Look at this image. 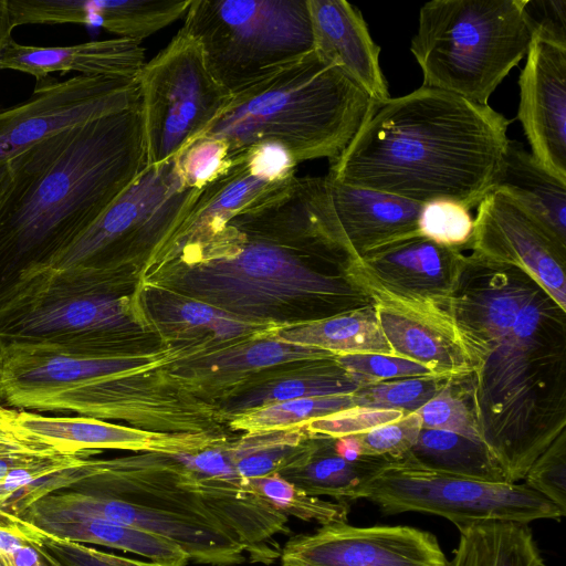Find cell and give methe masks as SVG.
<instances>
[{"instance_id":"cell-18","label":"cell","mask_w":566,"mask_h":566,"mask_svg":"<svg viewBox=\"0 0 566 566\" xmlns=\"http://www.w3.org/2000/svg\"><path fill=\"white\" fill-rule=\"evenodd\" d=\"M232 160L222 176L201 189L187 218L149 264L209 238L245 206L296 177L297 165L274 144L252 147Z\"/></svg>"},{"instance_id":"cell-42","label":"cell","mask_w":566,"mask_h":566,"mask_svg":"<svg viewBox=\"0 0 566 566\" xmlns=\"http://www.w3.org/2000/svg\"><path fill=\"white\" fill-rule=\"evenodd\" d=\"M335 361L359 385L366 386L379 381L434 375L426 366L410 359L376 353L346 354L335 356Z\"/></svg>"},{"instance_id":"cell-36","label":"cell","mask_w":566,"mask_h":566,"mask_svg":"<svg viewBox=\"0 0 566 566\" xmlns=\"http://www.w3.org/2000/svg\"><path fill=\"white\" fill-rule=\"evenodd\" d=\"M355 406L353 394L298 398L235 416L230 427L245 433L301 428L311 420Z\"/></svg>"},{"instance_id":"cell-38","label":"cell","mask_w":566,"mask_h":566,"mask_svg":"<svg viewBox=\"0 0 566 566\" xmlns=\"http://www.w3.org/2000/svg\"><path fill=\"white\" fill-rule=\"evenodd\" d=\"M450 378L428 375L390 379L359 387L353 392L356 406L417 412L433 398Z\"/></svg>"},{"instance_id":"cell-27","label":"cell","mask_w":566,"mask_h":566,"mask_svg":"<svg viewBox=\"0 0 566 566\" xmlns=\"http://www.w3.org/2000/svg\"><path fill=\"white\" fill-rule=\"evenodd\" d=\"M332 353L269 335L230 346L196 353L171 363L169 375L185 386H234L264 369L333 358Z\"/></svg>"},{"instance_id":"cell-25","label":"cell","mask_w":566,"mask_h":566,"mask_svg":"<svg viewBox=\"0 0 566 566\" xmlns=\"http://www.w3.org/2000/svg\"><path fill=\"white\" fill-rule=\"evenodd\" d=\"M382 333L394 355L419 363L434 375L454 380L473 366L449 313L433 314L374 302Z\"/></svg>"},{"instance_id":"cell-40","label":"cell","mask_w":566,"mask_h":566,"mask_svg":"<svg viewBox=\"0 0 566 566\" xmlns=\"http://www.w3.org/2000/svg\"><path fill=\"white\" fill-rule=\"evenodd\" d=\"M422 428L451 431L481 440L476 421L459 380H450L417 411Z\"/></svg>"},{"instance_id":"cell-34","label":"cell","mask_w":566,"mask_h":566,"mask_svg":"<svg viewBox=\"0 0 566 566\" xmlns=\"http://www.w3.org/2000/svg\"><path fill=\"white\" fill-rule=\"evenodd\" d=\"M426 469L494 483H509L486 446L451 431L422 428L403 455Z\"/></svg>"},{"instance_id":"cell-16","label":"cell","mask_w":566,"mask_h":566,"mask_svg":"<svg viewBox=\"0 0 566 566\" xmlns=\"http://www.w3.org/2000/svg\"><path fill=\"white\" fill-rule=\"evenodd\" d=\"M280 566H449L437 537L406 525H321L290 537Z\"/></svg>"},{"instance_id":"cell-1","label":"cell","mask_w":566,"mask_h":566,"mask_svg":"<svg viewBox=\"0 0 566 566\" xmlns=\"http://www.w3.org/2000/svg\"><path fill=\"white\" fill-rule=\"evenodd\" d=\"M355 262L326 177H294L156 265L168 274L159 285L250 322L282 324L286 307H306L314 321L374 303Z\"/></svg>"},{"instance_id":"cell-2","label":"cell","mask_w":566,"mask_h":566,"mask_svg":"<svg viewBox=\"0 0 566 566\" xmlns=\"http://www.w3.org/2000/svg\"><path fill=\"white\" fill-rule=\"evenodd\" d=\"M449 312L471 358L460 380L509 483L566 436V311L524 271L468 256Z\"/></svg>"},{"instance_id":"cell-10","label":"cell","mask_w":566,"mask_h":566,"mask_svg":"<svg viewBox=\"0 0 566 566\" xmlns=\"http://www.w3.org/2000/svg\"><path fill=\"white\" fill-rule=\"evenodd\" d=\"M200 191L185 184L176 157L146 167L49 270L91 268L130 273L153 260L187 218Z\"/></svg>"},{"instance_id":"cell-28","label":"cell","mask_w":566,"mask_h":566,"mask_svg":"<svg viewBox=\"0 0 566 566\" xmlns=\"http://www.w3.org/2000/svg\"><path fill=\"white\" fill-rule=\"evenodd\" d=\"M20 518L46 535L129 552L163 566L189 563L188 555L172 542L102 518L32 509H27Z\"/></svg>"},{"instance_id":"cell-21","label":"cell","mask_w":566,"mask_h":566,"mask_svg":"<svg viewBox=\"0 0 566 566\" xmlns=\"http://www.w3.org/2000/svg\"><path fill=\"white\" fill-rule=\"evenodd\" d=\"M18 424L64 453L101 449L144 453L196 452L223 438L207 432H161L133 428L90 417H48L18 409Z\"/></svg>"},{"instance_id":"cell-37","label":"cell","mask_w":566,"mask_h":566,"mask_svg":"<svg viewBox=\"0 0 566 566\" xmlns=\"http://www.w3.org/2000/svg\"><path fill=\"white\" fill-rule=\"evenodd\" d=\"M243 484L287 517L293 516L305 522L314 521L321 525L347 521L348 503L311 495L277 473L244 480Z\"/></svg>"},{"instance_id":"cell-7","label":"cell","mask_w":566,"mask_h":566,"mask_svg":"<svg viewBox=\"0 0 566 566\" xmlns=\"http://www.w3.org/2000/svg\"><path fill=\"white\" fill-rule=\"evenodd\" d=\"M127 274L71 268L31 277L0 302V347L132 352L129 339L142 322L124 290Z\"/></svg>"},{"instance_id":"cell-48","label":"cell","mask_w":566,"mask_h":566,"mask_svg":"<svg viewBox=\"0 0 566 566\" xmlns=\"http://www.w3.org/2000/svg\"><path fill=\"white\" fill-rule=\"evenodd\" d=\"M532 40L566 50V0H523Z\"/></svg>"},{"instance_id":"cell-31","label":"cell","mask_w":566,"mask_h":566,"mask_svg":"<svg viewBox=\"0 0 566 566\" xmlns=\"http://www.w3.org/2000/svg\"><path fill=\"white\" fill-rule=\"evenodd\" d=\"M360 385L336 361L335 357L304 363L248 387L228 400L222 411L231 419L260 407L298 398L346 395Z\"/></svg>"},{"instance_id":"cell-22","label":"cell","mask_w":566,"mask_h":566,"mask_svg":"<svg viewBox=\"0 0 566 566\" xmlns=\"http://www.w3.org/2000/svg\"><path fill=\"white\" fill-rule=\"evenodd\" d=\"M191 0H8L13 28L23 24L96 25L142 42L185 15Z\"/></svg>"},{"instance_id":"cell-13","label":"cell","mask_w":566,"mask_h":566,"mask_svg":"<svg viewBox=\"0 0 566 566\" xmlns=\"http://www.w3.org/2000/svg\"><path fill=\"white\" fill-rule=\"evenodd\" d=\"M139 106L136 80L84 75L36 80L25 101L0 105V166L63 129Z\"/></svg>"},{"instance_id":"cell-14","label":"cell","mask_w":566,"mask_h":566,"mask_svg":"<svg viewBox=\"0 0 566 566\" xmlns=\"http://www.w3.org/2000/svg\"><path fill=\"white\" fill-rule=\"evenodd\" d=\"M464 255L418 233L364 254L354 273L373 302L444 314Z\"/></svg>"},{"instance_id":"cell-54","label":"cell","mask_w":566,"mask_h":566,"mask_svg":"<svg viewBox=\"0 0 566 566\" xmlns=\"http://www.w3.org/2000/svg\"><path fill=\"white\" fill-rule=\"evenodd\" d=\"M0 354H1V347H0Z\"/></svg>"},{"instance_id":"cell-23","label":"cell","mask_w":566,"mask_h":566,"mask_svg":"<svg viewBox=\"0 0 566 566\" xmlns=\"http://www.w3.org/2000/svg\"><path fill=\"white\" fill-rule=\"evenodd\" d=\"M314 51L339 67L376 103L390 98L382 74L380 48L373 40L360 11L345 0H306Z\"/></svg>"},{"instance_id":"cell-4","label":"cell","mask_w":566,"mask_h":566,"mask_svg":"<svg viewBox=\"0 0 566 566\" xmlns=\"http://www.w3.org/2000/svg\"><path fill=\"white\" fill-rule=\"evenodd\" d=\"M510 120L490 105L421 85L374 103L327 176L420 205L451 200L469 210L493 189Z\"/></svg>"},{"instance_id":"cell-24","label":"cell","mask_w":566,"mask_h":566,"mask_svg":"<svg viewBox=\"0 0 566 566\" xmlns=\"http://www.w3.org/2000/svg\"><path fill=\"white\" fill-rule=\"evenodd\" d=\"M142 42L113 38L69 46H34L8 40L0 52V69L30 74L51 73L136 80L145 62Z\"/></svg>"},{"instance_id":"cell-49","label":"cell","mask_w":566,"mask_h":566,"mask_svg":"<svg viewBox=\"0 0 566 566\" xmlns=\"http://www.w3.org/2000/svg\"><path fill=\"white\" fill-rule=\"evenodd\" d=\"M9 558L13 566H40V555L30 544L14 551Z\"/></svg>"},{"instance_id":"cell-12","label":"cell","mask_w":566,"mask_h":566,"mask_svg":"<svg viewBox=\"0 0 566 566\" xmlns=\"http://www.w3.org/2000/svg\"><path fill=\"white\" fill-rule=\"evenodd\" d=\"M136 81L147 167L175 158L232 99L210 72L198 41L182 28Z\"/></svg>"},{"instance_id":"cell-45","label":"cell","mask_w":566,"mask_h":566,"mask_svg":"<svg viewBox=\"0 0 566 566\" xmlns=\"http://www.w3.org/2000/svg\"><path fill=\"white\" fill-rule=\"evenodd\" d=\"M523 480L526 486L566 513V436L533 462Z\"/></svg>"},{"instance_id":"cell-33","label":"cell","mask_w":566,"mask_h":566,"mask_svg":"<svg viewBox=\"0 0 566 566\" xmlns=\"http://www.w3.org/2000/svg\"><path fill=\"white\" fill-rule=\"evenodd\" d=\"M449 566H546L526 523L488 521L460 525Z\"/></svg>"},{"instance_id":"cell-30","label":"cell","mask_w":566,"mask_h":566,"mask_svg":"<svg viewBox=\"0 0 566 566\" xmlns=\"http://www.w3.org/2000/svg\"><path fill=\"white\" fill-rule=\"evenodd\" d=\"M493 189L506 191L566 244V182L546 170L521 143L509 139Z\"/></svg>"},{"instance_id":"cell-52","label":"cell","mask_w":566,"mask_h":566,"mask_svg":"<svg viewBox=\"0 0 566 566\" xmlns=\"http://www.w3.org/2000/svg\"><path fill=\"white\" fill-rule=\"evenodd\" d=\"M32 546V545H31ZM35 548V547H34ZM40 555V566H61L53 558L35 548Z\"/></svg>"},{"instance_id":"cell-20","label":"cell","mask_w":566,"mask_h":566,"mask_svg":"<svg viewBox=\"0 0 566 566\" xmlns=\"http://www.w3.org/2000/svg\"><path fill=\"white\" fill-rule=\"evenodd\" d=\"M137 295L138 318L144 314L164 338L180 344L185 356L269 336L286 325L250 322L159 284H147Z\"/></svg>"},{"instance_id":"cell-26","label":"cell","mask_w":566,"mask_h":566,"mask_svg":"<svg viewBox=\"0 0 566 566\" xmlns=\"http://www.w3.org/2000/svg\"><path fill=\"white\" fill-rule=\"evenodd\" d=\"M325 177L337 222L356 261L379 247L419 233L422 205Z\"/></svg>"},{"instance_id":"cell-15","label":"cell","mask_w":566,"mask_h":566,"mask_svg":"<svg viewBox=\"0 0 566 566\" xmlns=\"http://www.w3.org/2000/svg\"><path fill=\"white\" fill-rule=\"evenodd\" d=\"M29 509L102 518L176 544L197 564L237 566L245 562L242 544L218 521L150 504L76 491L48 494Z\"/></svg>"},{"instance_id":"cell-50","label":"cell","mask_w":566,"mask_h":566,"mask_svg":"<svg viewBox=\"0 0 566 566\" xmlns=\"http://www.w3.org/2000/svg\"><path fill=\"white\" fill-rule=\"evenodd\" d=\"M18 409L10 408L0 401V430L17 418Z\"/></svg>"},{"instance_id":"cell-9","label":"cell","mask_w":566,"mask_h":566,"mask_svg":"<svg viewBox=\"0 0 566 566\" xmlns=\"http://www.w3.org/2000/svg\"><path fill=\"white\" fill-rule=\"evenodd\" d=\"M182 29L232 95L314 51L306 0H191Z\"/></svg>"},{"instance_id":"cell-11","label":"cell","mask_w":566,"mask_h":566,"mask_svg":"<svg viewBox=\"0 0 566 566\" xmlns=\"http://www.w3.org/2000/svg\"><path fill=\"white\" fill-rule=\"evenodd\" d=\"M386 514L419 512L457 527L488 521L560 520L556 505L525 484L480 481L426 469L406 457L389 460L355 493Z\"/></svg>"},{"instance_id":"cell-35","label":"cell","mask_w":566,"mask_h":566,"mask_svg":"<svg viewBox=\"0 0 566 566\" xmlns=\"http://www.w3.org/2000/svg\"><path fill=\"white\" fill-rule=\"evenodd\" d=\"M312 434L303 428L244 433L228 442V452L241 480L276 474L306 448Z\"/></svg>"},{"instance_id":"cell-19","label":"cell","mask_w":566,"mask_h":566,"mask_svg":"<svg viewBox=\"0 0 566 566\" xmlns=\"http://www.w3.org/2000/svg\"><path fill=\"white\" fill-rule=\"evenodd\" d=\"M518 87L517 119L531 154L566 182V50L532 40Z\"/></svg>"},{"instance_id":"cell-51","label":"cell","mask_w":566,"mask_h":566,"mask_svg":"<svg viewBox=\"0 0 566 566\" xmlns=\"http://www.w3.org/2000/svg\"><path fill=\"white\" fill-rule=\"evenodd\" d=\"M10 180L9 163L0 166V200L8 187Z\"/></svg>"},{"instance_id":"cell-43","label":"cell","mask_w":566,"mask_h":566,"mask_svg":"<svg viewBox=\"0 0 566 566\" xmlns=\"http://www.w3.org/2000/svg\"><path fill=\"white\" fill-rule=\"evenodd\" d=\"M422 429L418 412L354 436L360 455L382 457L390 460L402 458L416 443Z\"/></svg>"},{"instance_id":"cell-17","label":"cell","mask_w":566,"mask_h":566,"mask_svg":"<svg viewBox=\"0 0 566 566\" xmlns=\"http://www.w3.org/2000/svg\"><path fill=\"white\" fill-rule=\"evenodd\" d=\"M469 248L521 269L566 311V244L506 191L492 189L481 200Z\"/></svg>"},{"instance_id":"cell-46","label":"cell","mask_w":566,"mask_h":566,"mask_svg":"<svg viewBox=\"0 0 566 566\" xmlns=\"http://www.w3.org/2000/svg\"><path fill=\"white\" fill-rule=\"evenodd\" d=\"M59 453L64 452L22 429L15 418L0 430V483L13 471Z\"/></svg>"},{"instance_id":"cell-44","label":"cell","mask_w":566,"mask_h":566,"mask_svg":"<svg viewBox=\"0 0 566 566\" xmlns=\"http://www.w3.org/2000/svg\"><path fill=\"white\" fill-rule=\"evenodd\" d=\"M403 416V412L397 410L355 406L311 420L301 428L313 436L337 439L367 432Z\"/></svg>"},{"instance_id":"cell-53","label":"cell","mask_w":566,"mask_h":566,"mask_svg":"<svg viewBox=\"0 0 566 566\" xmlns=\"http://www.w3.org/2000/svg\"><path fill=\"white\" fill-rule=\"evenodd\" d=\"M0 566H13L10 558L0 552Z\"/></svg>"},{"instance_id":"cell-41","label":"cell","mask_w":566,"mask_h":566,"mask_svg":"<svg viewBox=\"0 0 566 566\" xmlns=\"http://www.w3.org/2000/svg\"><path fill=\"white\" fill-rule=\"evenodd\" d=\"M176 159L185 184L195 189H203L233 164L227 146L220 139L206 135L189 142Z\"/></svg>"},{"instance_id":"cell-39","label":"cell","mask_w":566,"mask_h":566,"mask_svg":"<svg viewBox=\"0 0 566 566\" xmlns=\"http://www.w3.org/2000/svg\"><path fill=\"white\" fill-rule=\"evenodd\" d=\"M418 229L421 235L438 244L463 250L470 247L474 219L459 202L433 200L422 205Z\"/></svg>"},{"instance_id":"cell-29","label":"cell","mask_w":566,"mask_h":566,"mask_svg":"<svg viewBox=\"0 0 566 566\" xmlns=\"http://www.w3.org/2000/svg\"><path fill=\"white\" fill-rule=\"evenodd\" d=\"M334 441L312 434L304 451L277 474L311 495L355 501L357 489L390 459L361 455L350 460L336 451Z\"/></svg>"},{"instance_id":"cell-47","label":"cell","mask_w":566,"mask_h":566,"mask_svg":"<svg viewBox=\"0 0 566 566\" xmlns=\"http://www.w3.org/2000/svg\"><path fill=\"white\" fill-rule=\"evenodd\" d=\"M30 545L53 558L61 566H163L150 560L105 553L82 543L53 537L44 533L36 543Z\"/></svg>"},{"instance_id":"cell-32","label":"cell","mask_w":566,"mask_h":566,"mask_svg":"<svg viewBox=\"0 0 566 566\" xmlns=\"http://www.w3.org/2000/svg\"><path fill=\"white\" fill-rule=\"evenodd\" d=\"M273 336L321 348L335 356L366 353L394 355L374 303L321 319L286 324Z\"/></svg>"},{"instance_id":"cell-8","label":"cell","mask_w":566,"mask_h":566,"mask_svg":"<svg viewBox=\"0 0 566 566\" xmlns=\"http://www.w3.org/2000/svg\"><path fill=\"white\" fill-rule=\"evenodd\" d=\"M531 43L523 0H433L419 11L410 51L423 86L489 105Z\"/></svg>"},{"instance_id":"cell-5","label":"cell","mask_w":566,"mask_h":566,"mask_svg":"<svg viewBox=\"0 0 566 566\" xmlns=\"http://www.w3.org/2000/svg\"><path fill=\"white\" fill-rule=\"evenodd\" d=\"M374 103L339 67L312 51L232 95L201 135L220 139L231 161L264 144L281 146L296 165L332 160L352 140Z\"/></svg>"},{"instance_id":"cell-3","label":"cell","mask_w":566,"mask_h":566,"mask_svg":"<svg viewBox=\"0 0 566 566\" xmlns=\"http://www.w3.org/2000/svg\"><path fill=\"white\" fill-rule=\"evenodd\" d=\"M146 167L139 107L63 129L11 159L0 200V302L48 271Z\"/></svg>"},{"instance_id":"cell-6","label":"cell","mask_w":566,"mask_h":566,"mask_svg":"<svg viewBox=\"0 0 566 566\" xmlns=\"http://www.w3.org/2000/svg\"><path fill=\"white\" fill-rule=\"evenodd\" d=\"M185 355L169 348L154 353L94 354L42 346H8L0 354V401L13 409L76 412L142 427L145 411L164 415L158 386L147 374ZM167 412V411H165Z\"/></svg>"}]
</instances>
